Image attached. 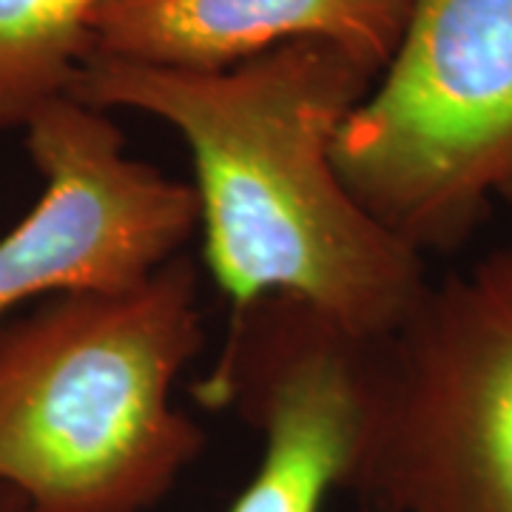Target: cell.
Instances as JSON below:
<instances>
[{
    "mask_svg": "<svg viewBox=\"0 0 512 512\" xmlns=\"http://www.w3.org/2000/svg\"><path fill=\"white\" fill-rule=\"evenodd\" d=\"M333 163L419 254L461 248L512 163V0H413L396 55L336 134Z\"/></svg>",
    "mask_w": 512,
    "mask_h": 512,
    "instance_id": "277c9868",
    "label": "cell"
},
{
    "mask_svg": "<svg viewBox=\"0 0 512 512\" xmlns=\"http://www.w3.org/2000/svg\"><path fill=\"white\" fill-rule=\"evenodd\" d=\"M413 0H103L89 55L222 72L296 40H328L370 74L396 55Z\"/></svg>",
    "mask_w": 512,
    "mask_h": 512,
    "instance_id": "52a82bcc",
    "label": "cell"
},
{
    "mask_svg": "<svg viewBox=\"0 0 512 512\" xmlns=\"http://www.w3.org/2000/svg\"><path fill=\"white\" fill-rule=\"evenodd\" d=\"M359 512H512V245L430 279L370 345Z\"/></svg>",
    "mask_w": 512,
    "mask_h": 512,
    "instance_id": "3957f363",
    "label": "cell"
},
{
    "mask_svg": "<svg viewBox=\"0 0 512 512\" xmlns=\"http://www.w3.org/2000/svg\"><path fill=\"white\" fill-rule=\"evenodd\" d=\"M23 131L43 194L0 237V322L35 299L140 285L200 234L191 183L134 160L109 111L60 97Z\"/></svg>",
    "mask_w": 512,
    "mask_h": 512,
    "instance_id": "5b68a950",
    "label": "cell"
},
{
    "mask_svg": "<svg viewBox=\"0 0 512 512\" xmlns=\"http://www.w3.org/2000/svg\"><path fill=\"white\" fill-rule=\"evenodd\" d=\"M370 339L311 305L265 296L231 316L194 396L234 410L262 439V458L228 512H322L345 493L365 433Z\"/></svg>",
    "mask_w": 512,
    "mask_h": 512,
    "instance_id": "8992f818",
    "label": "cell"
},
{
    "mask_svg": "<svg viewBox=\"0 0 512 512\" xmlns=\"http://www.w3.org/2000/svg\"><path fill=\"white\" fill-rule=\"evenodd\" d=\"M103 0H0V128L69 97Z\"/></svg>",
    "mask_w": 512,
    "mask_h": 512,
    "instance_id": "ba28073f",
    "label": "cell"
},
{
    "mask_svg": "<svg viewBox=\"0 0 512 512\" xmlns=\"http://www.w3.org/2000/svg\"><path fill=\"white\" fill-rule=\"evenodd\" d=\"M205 348L188 254L123 291L63 293L0 322V484L35 512H151L205 433L171 393Z\"/></svg>",
    "mask_w": 512,
    "mask_h": 512,
    "instance_id": "7a4b0ae2",
    "label": "cell"
},
{
    "mask_svg": "<svg viewBox=\"0 0 512 512\" xmlns=\"http://www.w3.org/2000/svg\"><path fill=\"white\" fill-rule=\"evenodd\" d=\"M370 74L328 40H296L222 72L86 57L69 97L171 126L191 154L202 262L245 311L265 296L311 305L382 339L427 288V256L384 228L333 163Z\"/></svg>",
    "mask_w": 512,
    "mask_h": 512,
    "instance_id": "6da1fadb",
    "label": "cell"
},
{
    "mask_svg": "<svg viewBox=\"0 0 512 512\" xmlns=\"http://www.w3.org/2000/svg\"><path fill=\"white\" fill-rule=\"evenodd\" d=\"M498 200L512 202V163H510V168L504 171L501 183H498Z\"/></svg>",
    "mask_w": 512,
    "mask_h": 512,
    "instance_id": "30bf717a",
    "label": "cell"
},
{
    "mask_svg": "<svg viewBox=\"0 0 512 512\" xmlns=\"http://www.w3.org/2000/svg\"><path fill=\"white\" fill-rule=\"evenodd\" d=\"M0 512H35V510H32V504H29L26 498H20L15 490H9V487H3V484H0Z\"/></svg>",
    "mask_w": 512,
    "mask_h": 512,
    "instance_id": "9c48e42d",
    "label": "cell"
}]
</instances>
